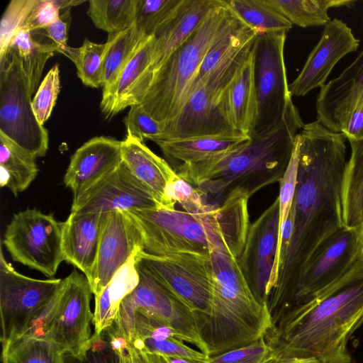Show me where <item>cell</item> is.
<instances>
[{
	"label": "cell",
	"instance_id": "cell-1",
	"mask_svg": "<svg viewBox=\"0 0 363 363\" xmlns=\"http://www.w3.org/2000/svg\"><path fill=\"white\" fill-rule=\"evenodd\" d=\"M297 183L290 213L294 229L279 269L276 288L268 305L272 311L284 309L300 269L328 238L344 227L342 183L347 164V138L319 121L304 124Z\"/></svg>",
	"mask_w": 363,
	"mask_h": 363
},
{
	"label": "cell",
	"instance_id": "cell-2",
	"mask_svg": "<svg viewBox=\"0 0 363 363\" xmlns=\"http://www.w3.org/2000/svg\"><path fill=\"white\" fill-rule=\"evenodd\" d=\"M362 325V255L327 292L282 315L266 337L275 357L312 356L321 363H351L348 342Z\"/></svg>",
	"mask_w": 363,
	"mask_h": 363
},
{
	"label": "cell",
	"instance_id": "cell-3",
	"mask_svg": "<svg viewBox=\"0 0 363 363\" xmlns=\"http://www.w3.org/2000/svg\"><path fill=\"white\" fill-rule=\"evenodd\" d=\"M303 125L291 99L281 120L272 130L250 136L247 143L233 151L174 169L208 204L220 205L237 189L245 191L250 198L261 189L280 182Z\"/></svg>",
	"mask_w": 363,
	"mask_h": 363
},
{
	"label": "cell",
	"instance_id": "cell-4",
	"mask_svg": "<svg viewBox=\"0 0 363 363\" xmlns=\"http://www.w3.org/2000/svg\"><path fill=\"white\" fill-rule=\"evenodd\" d=\"M249 199L238 189L220 206L203 214L166 207L126 211L140 230L143 250L148 254L210 253L220 249L238 259L250 225Z\"/></svg>",
	"mask_w": 363,
	"mask_h": 363
},
{
	"label": "cell",
	"instance_id": "cell-5",
	"mask_svg": "<svg viewBox=\"0 0 363 363\" xmlns=\"http://www.w3.org/2000/svg\"><path fill=\"white\" fill-rule=\"evenodd\" d=\"M210 259L211 315L201 337L211 357L266 337L273 318L268 303L254 295L238 259L220 249L212 250Z\"/></svg>",
	"mask_w": 363,
	"mask_h": 363
},
{
	"label": "cell",
	"instance_id": "cell-6",
	"mask_svg": "<svg viewBox=\"0 0 363 363\" xmlns=\"http://www.w3.org/2000/svg\"><path fill=\"white\" fill-rule=\"evenodd\" d=\"M233 16V11L220 0L154 73L140 105L162 125L183 108L206 53Z\"/></svg>",
	"mask_w": 363,
	"mask_h": 363
},
{
	"label": "cell",
	"instance_id": "cell-7",
	"mask_svg": "<svg viewBox=\"0 0 363 363\" xmlns=\"http://www.w3.org/2000/svg\"><path fill=\"white\" fill-rule=\"evenodd\" d=\"M62 279H38L17 272L0 255L2 345L23 337H43L58 300Z\"/></svg>",
	"mask_w": 363,
	"mask_h": 363
},
{
	"label": "cell",
	"instance_id": "cell-8",
	"mask_svg": "<svg viewBox=\"0 0 363 363\" xmlns=\"http://www.w3.org/2000/svg\"><path fill=\"white\" fill-rule=\"evenodd\" d=\"M256 38L228 57L190 92L179 115L163 125V135L159 141L239 133L232 128L225 117L223 97L229 84L251 53Z\"/></svg>",
	"mask_w": 363,
	"mask_h": 363
},
{
	"label": "cell",
	"instance_id": "cell-9",
	"mask_svg": "<svg viewBox=\"0 0 363 363\" xmlns=\"http://www.w3.org/2000/svg\"><path fill=\"white\" fill-rule=\"evenodd\" d=\"M135 260L138 271L153 279L190 311L201 336L211 315L210 253L180 252L157 256L140 250Z\"/></svg>",
	"mask_w": 363,
	"mask_h": 363
},
{
	"label": "cell",
	"instance_id": "cell-10",
	"mask_svg": "<svg viewBox=\"0 0 363 363\" xmlns=\"http://www.w3.org/2000/svg\"><path fill=\"white\" fill-rule=\"evenodd\" d=\"M33 96L16 54L0 57V133L34 157L46 155L49 137L32 109Z\"/></svg>",
	"mask_w": 363,
	"mask_h": 363
},
{
	"label": "cell",
	"instance_id": "cell-11",
	"mask_svg": "<svg viewBox=\"0 0 363 363\" xmlns=\"http://www.w3.org/2000/svg\"><path fill=\"white\" fill-rule=\"evenodd\" d=\"M62 228L52 213L26 208L13 215L3 243L14 262L52 278L64 261Z\"/></svg>",
	"mask_w": 363,
	"mask_h": 363
},
{
	"label": "cell",
	"instance_id": "cell-12",
	"mask_svg": "<svg viewBox=\"0 0 363 363\" xmlns=\"http://www.w3.org/2000/svg\"><path fill=\"white\" fill-rule=\"evenodd\" d=\"M361 257L362 248L357 230L345 226L339 229L325 240L303 264L287 304L279 318L289 310L306 304L327 292L357 264Z\"/></svg>",
	"mask_w": 363,
	"mask_h": 363
},
{
	"label": "cell",
	"instance_id": "cell-13",
	"mask_svg": "<svg viewBox=\"0 0 363 363\" xmlns=\"http://www.w3.org/2000/svg\"><path fill=\"white\" fill-rule=\"evenodd\" d=\"M138 273V284L122 301L113 324L119 334L130 342L134 313L140 311L172 328L182 340L209 357L208 348L190 311L150 277Z\"/></svg>",
	"mask_w": 363,
	"mask_h": 363
},
{
	"label": "cell",
	"instance_id": "cell-14",
	"mask_svg": "<svg viewBox=\"0 0 363 363\" xmlns=\"http://www.w3.org/2000/svg\"><path fill=\"white\" fill-rule=\"evenodd\" d=\"M286 33L257 35L255 43V84L257 114L249 136L274 128L292 99L284 60Z\"/></svg>",
	"mask_w": 363,
	"mask_h": 363
},
{
	"label": "cell",
	"instance_id": "cell-15",
	"mask_svg": "<svg viewBox=\"0 0 363 363\" xmlns=\"http://www.w3.org/2000/svg\"><path fill=\"white\" fill-rule=\"evenodd\" d=\"M91 289L84 274L74 269L63 279L57 304L45 328L43 338L55 343L62 352L78 353L91 335Z\"/></svg>",
	"mask_w": 363,
	"mask_h": 363
},
{
	"label": "cell",
	"instance_id": "cell-16",
	"mask_svg": "<svg viewBox=\"0 0 363 363\" xmlns=\"http://www.w3.org/2000/svg\"><path fill=\"white\" fill-rule=\"evenodd\" d=\"M162 206L122 162L76 198L71 212L108 213Z\"/></svg>",
	"mask_w": 363,
	"mask_h": 363
},
{
	"label": "cell",
	"instance_id": "cell-17",
	"mask_svg": "<svg viewBox=\"0 0 363 363\" xmlns=\"http://www.w3.org/2000/svg\"><path fill=\"white\" fill-rule=\"evenodd\" d=\"M143 250L140 230L126 211L106 213L96 262L89 284L97 296L116 272Z\"/></svg>",
	"mask_w": 363,
	"mask_h": 363
},
{
	"label": "cell",
	"instance_id": "cell-18",
	"mask_svg": "<svg viewBox=\"0 0 363 363\" xmlns=\"http://www.w3.org/2000/svg\"><path fill=\"white\" fill-rule=\"evenodd\" d=\"M279 234V199L250 225L238 262L257 300L268 303L267 287L277 252Z\"/></svg>",
	"mask_w": 363,
	"mask_h": 363
},
{
	"label": "cell",
	"instance_id": "cell-19",
	"mask_svg": "<svg viewBox=\"0 0 363 363\" xmlns=\"http://www.w3.org/2000/svg\"><path fill=\"white\" fill-rule=\"evenodd\" d=\"M359 45L352 29L342 21L334 18L325 26L321 37L308 55L295 79L289 84L291 95L303 96L325 84L335 65Z\"/></svg>",
	"mask_w": 363,
	"mask_h": 363
},
{
	"label": "cell",
	"instance_id": "cell-20",
	"mask_svg": "<svg viewBox=\"0 0 363 363\" xmlns=\"http://www.w3.org/2000/svg\"><path fill=\"white\" fill-rule=\"evenodd\" d=\"M122 140L94 137L71 156L63 182L76 198L96 184L122 163Z\"/></svg>",
	"mask_w": 363,
	"mask_h": 363
},
{
	"label": "cell",
	"instance_id": "cell-21",
	"mask_svg": "<svg viewBox=\"0 0 363 363\" xmlns=\"http://www.w3.org/2000/svg\"><path fill=\"white\" fill-rule=\"evenodd\" d=\"M154 36H148L118 75L103 88L100 108L110 119L127 107L140 104L152 78V50Z\"/></svg>",
	"mask_w": 363,
	"mask_h": 363
},
{
	"label": "cell",
	"instance_id": "cell-22",
	"mask_svg": "<svg viewBox=\"0 0 363 363\" xmlns=\"http://www.w3.org/2000/svg\"><path fill=\"white\" fill-rule=\"evenodd\" d=\"M363 92V50L337 77L323 86L317 96V120L341 133L347 118Z\"/></svg>",
	"mask_w": 363,
	"mask_h": 363
},
{
	"label": "cell",
	"instance_id": "cell-23",
	"mask_svg": "<svg viewBox=\"0 0 363 363\" xmlns=\"http://www.w3.org/2000/svg\"><path fill=\"white\" fill-rule=\"evenodd\" d=\"M105 213L71 212L63 222L64 261L79 269L89 281L96 262Z\"/></svg>",
	"mask_w": 363,
	"mask_h": 363
},
{
	"label": "cell",
	"instance_id": "cell-24",
	"mask_svg": "<svg viewBox=\"0 0 363 363\" xmlns=\"http://www.w3.org/2000/svg\"><path fill=\"white\" fill-rule=\"evenodd\" d=\"M220 0H183L174 14L154 33L152 69L155 71L196 30Z\"/></svg>",
	"mask_w": 363,
	"mask_h": 363
},
{
	"label": "cell",
	"instance_id": "cell-25",
	"mask_svg": "<svg viewBox=\"0 0 363 363\" xmlns=\"http://www.w3.org/2000/svg\"><path fill=\"white\" fill-rule=\"evenodd\" d=\"M121 156L122 162L162 206L174 208L169 205L165 191L178 175L165 159L128 133L122 140Z\"/></svg>",
	"mask_w": 363,
	"mask_h": 363
},
{
	"label": "cell",
	"instance_id": "cell-26",
	"mask_svg": "<svg viewBox=\"0 0 363 363\" xmlns=\"http://www.w3.org/2000/svg\"><path fill=\"white\" fill-rule=\"evenodd\" d=\"M255 43L256 40L249 57L227 87L223 103L225 117L232 128L247 135L254 128L257 114Z\"/></svg>",
	"mask_w": 363,
	"mask_h": 363
},
{
	"label": "cell",
	"instance_id": "cell-27",
	"mask_svg": "<svg viewBox=\"0 0 363 363\" xmlns=\"http://www.w3.org/2000/svg\"><path fill=\"white\" fill-rule=\"evenodd\" d=\"M130 343L138 350L162 356L184 357L200 362L208 357L186 345L172 328L140 311L134 313Z\"/></svg>",
	"mask_w": 363,
	"mask_h": 363
},
{
	"label": "cell",
	"instance_id": "cell-28",
	"mask_svg": "<svg viewBox=\"0 0 363 363\" xmlns=\"http://www.w3.org/2000/svg\"><path fill=\"white\" fill-rule=\"evenodd\" d=\"M250 137L241 133L203 135L157 141L164 159L173 169L203 162L245 145Z\"/></svg>",
	"mask_w": 363,
	"mask_h": 363
},
{
	"label": "cell",
	"instance_id": "cell-29",
	"mask_svg": "<svg viewBox=\"0 0 363 363\" xmlns=\"http://www.w3.org/2000/svg\"><path fill=\"white\" fill-rule=\"evenodd\" d=\"M136 253L116 272L102 291L94 297L95 309L92 323L95 333H100L113 324L122 301L138 285L140 277L135 267Z\"/></svg>",
	"mask_w": 363,
	"mask_h": 363
},
{
	"label": "cell",
	"instance_id": "cell-30",
	"mask_svg": "<svg viewBox=\"0 0 363 363\" xmlns=\"http://www.w3.org/2000/svg\"><path fill=\"white\" fill-rule=\"evenodd\" d=\"M35 157L0 133V185L15 197L26 190L39 169Z\"/></svg>",
	"mask_w": 363,
	"mask_h": 363
},
{
	"label": "cell",
	"instance_id": "cell-31",
	"mask_svg": "<svg viewBox=\"0 0 363 363\" xmlns=\"http://www.w3.org/2000/svg\"><path fill=\"white\" fill-rule=\"evenodd\" d=\"M257 36V33L255 30L245 25L233 13L230 21L206 53L189 94L224 60L255 40Z\"/></svg>",
	"mask_w": 363,
	"mask_h": 363
},
{
	"label": "cell",
	"instance_id": "cell-32",
	"mask_svg": "<svg viewBox=\"0 0 363 363\" xmlns=\"http://www.w3.org/2000/svg\"><path fill=\"white\" fill-rule=\"evenodd\" d=\"M8 49L16 54L33 95L40 85L47 61L57 51L55 45L51 40H36L33 32L19 30L11 39Z\"/></svg>",
	"mask_w": 363,
	"mask_h": 363
},
{
	"label": "cell",
	"instance_id": "cell-33",
	"mask_svg": "<svg viewBox=\"0 0 363 363\" xmlns=\"http://www.w3.org/2000/svg\"><path fill=\"white\" fill-rule=\"evenodd\" d=\"M148 36L134 23L121 32L108 34L103 57L101 86L111 84Z\"/></svg>",
	"mask_w": 363,
	"mask_h": 363
},
{
	"label": "cell",
	"instance_id": "cell-34",
	"mask_svg": "<svg viewBox=\"0 0 363 363\" xmlns=\"http://www.w3.org/2000/svg\"><path fill=\"white\" fill-rule=\"evenodd\" d=\"M245 25L259 34L287 33L293 24L268 0H223Z\"/></svg>",
	"mask_w": 363,
	"mask_h": 363
},
{
	"label": "cell",
	"instance_id": "cell-35",
	"mask_svg": "<svg viewBox=\"0 0 363 363\" xmlns=\"http://www.w3.org/2000/svg\"><path fill=\"white\" fill-rule=\"evenodd\" d=\"M292 24L302 28L325 26L330 18L328 10L346 6L351 8L354 0H268Z\"/></svg>",
	"mask_w": 363,
	"mask_h": 363
},
{
	"label": "cell",
	"instance_id": "cell-36",
	"mask_svg": "<svg viewBox=\"0 0 363 363\" xmlns=\"http://www.w3.org/2000/svg\"><path fill=\"white\" fill-rule=\"evenodd\" d=\"M350 155L347 161L342 183V205L344 225L352 228L363 196V137L348 139Z\"/></svg>",
	"mask_w": 363,
	"mask_h": 363
},
{
	"label": "cell",
	"instance_id": "cell-37",
	"mask_svg": "<svg viewBox=\"0 0 363 363\" xmlns=\"http://www.w3.org/2000/svg\"><path fill=\"white\" fill-rule=\"evenodd\" d=\"M125 340L112 325L94 333L78 353L62 352V363H122L120 350Z\"/></svg>",
	"mask_w": 363,
	"mask_h": 363
},
{
	"label": "cell",
	"instance_id": "cell-38",
	"mask_svg": "<svg viewBox=\"0 0 363 363\" xmlns=\"http://www.w3.org/2000/svg\"><path fill=\"white\" fill-rule=\"evenodd\" d=\"M137 6L138 0H90L87 14L96 28L114 33L135 22Z\"/></svg>",
	"mask_w": 363,
	"mask_h": 363
},
{
	"label": "cell",
	"instance_id": "cell-39",
	"mask_svg": "<svg viewBox=\"0 0 363 363\" xmlns=\"http://www.w3.org/2000/svg\"><path fill=\"white\" fill-rule=\"evenodd\" d=\"M3 363H62V351L55 343L35 337H23L2 345Z\"/></svg>",
	"mask_w": 363,
	"mask_h": 363
},
{
	"label": "cell",
	"instance_id": "cell-40",
	"mask_svg": "<svg viewBox=\"0 0 363 363\" xmlns=\"http://www.w3.org/2000/svg\"><path fill=\"white\" fill-rule=\"evenodd\" d=\"M104 50L105 43H95L85 38L82 46H68L62 54L75 65L77 76L84 85L98 88L101 86Z\"/></svg>",
	"mask_w": 363,
	"mask_h": 363
},
{
	"label": "cell",
	"instance_id": "cell-41",
	"mask_svg": "<svg viewBox=\"0 0 363 363\" xmlns=\"http://www.w3.org/2000/svg\"><path fill=\"white\" fill-rule=\"evenodd\" d=\"M182 1L138 0L135 23L146 35H153L174 14Z\"/></svg>",
	"mask_w": 363,
	"mask_h": 363
},
{
	"label": "cell",
	"instance_id": "cell-42",
	"mask_svg": "<svg viewBox=\"0 0 363 363\" xmlns=\"http://www.w3.org/2000/svg\"><path fill=\"white\" fill-rule=\"evenodd\" d=\"M274 357V347L263 337L247 345L208 357L201 363H268Z\"/></svg>",
	"mask_w": 363,
	"mask_h": 363
},
{
	"label": "cell",
	"instance_id": "cell-43",
	"mask_svg": "<svg viewBox=\"0 0 363 363\" xmlns=\"http://www.w3.org/2000/svg\"><path fill=\"white\" fill-rule=\"evenodd\" d=\"M60 91V69L56 64L47 73L32 99L33 112L40 125H43L51 116Z\"/></svg>",
	"mask_w": 363,
	"mask_h": 363
},
{
	"label": "cell",
	"instance_id": "cell-44",
	"mask_svg": "<svg viewBox=\"0 0 363 363\" xmlns=\"http://www.w3.org/2000/svg\"><path fill=\"white\" fill-rule=\"evenodd\" d=\"M165 196L171 208L179 203L184 211L193 214L206 213L215 207L208 204L194 186L179 176L168 184Z\"/></svg>",
	"mask_w": 363,
	"mask_h": 363
},
{
	"label": "cell",
	"instance_id": "cell-45",
	"mask_svg": "<svg viewBox=\"0 0 363 363\" xmlns=\"http://www.w3.org/2000/svg\"><path fill=\"white\" fill-rule=\"evenodd\" d=\"M38 0H12L7 6L0 25V57L6 52L15 34L21 29Z\"/></svg>",
	"mask_w": 363,
	"mask_h": 363
},
{
	"label": "cell",
	"instance_id": "cell-46",
	"mask_svg": "<svg viewBox=\"0 0 363 363\" xmlns=\"http://www.w3.org/2000/svg\"><path fill=\"white\" fill-rule=\"evenodd\" d=\"M124 123L127 133L141 142L149 140L155 143L162 137L163 125L154 119L140 104L130 107Z\"/></svg>",
	"mask_w": 363,
	"mask_h": 363
},
{
	"label": "cell",
	"instance_id": "cell-47",
	"mask_svg": "<svg viewBox=\"0 0 363 363\" xmlns=\"http://www.w3.org/2000/svg\"><path fill=\"white\" fill-rule=\"evenodd\" d=\"M83 2L76 0H38L21 30L30 32L41 30L60 18L62 9H69Z\"/></svg>",
	"mask_w": 363,
	"mask_h": 363
},
{
	"label": "cell",
	"instance_id": "cell-48",
	"mask_svg": "<svg viewBox=\"0 0 363 363\" xmlns=\"http://www.w3.org/2000/svg\"><path fill=\"white\" fill-rule=\"evenodd\" d=\"M69 9L66 11L55 22L41 30L44 35L54 43L57 48V52L62 53L69 46L67 45L68 18H69Z\"/></svg>",
	"mask_w": 363,
	"mask_h": 363
},
{
	"label": "cell",
	"instance_id": "cell-49",
	"mask_svg": "<svg viewBox=\"0 0 363 363\" xmlns=\"http://www.w3.org/2000/svg\"><path fill=\"white\" fill-rule=\"evenodd\" d=\"M341 133L345 134L347 140L363 137V92L349 114Z\"/></svg>",
	"mask_w": 363,
	"mask_h": 363
},
{
	"label": "cell",
	"instance_id": "cell-50",
	"mask_svg": "<svg viewBox=\"0 0 363 363\" xmlns=\"http://www.w3.org/2000/svg\"><path fill=\"white\" fill-rule=\"evenodd\" d=\"M132 363H166L163 356L134 348L129 342Z\"/></svg>",
	"mask_w": 363,
	"mask_h": 363
},
{
	"label": "cell",
	"instance_id": "cell-51",
	"mask_svg": "<svg viewBox=\"0 0 363 363\" xmlns=\"http://www.w3.org/2000/svg\"><path fill=\"white\" fill-rule=\"evenodd\" d=\"M268 363H321L312 356L277 357Z\"/></svg>",
	"mask_w": 363,
	"mask_h": 363
},
{
	"label": "cell",
	"instance_id": "cell-52",
	"mask_svg": "<svg viewBox=\"0 0 363 363\" xmlns=\"http://www.w3.org/2000/svg\"><path fill=\"white\" fill-rule=\"evenodd\" d=\"M122 363H132L129 342L125 340L120 350Z\"/></svg>",
	"mask_w": 363,
	"mask_h": 363
},
{
	"label": "cell",
	"instance_id": "cell-53",
	"mask_svg": "<svg viewBox=\"0 0 363 363\" xmlns=\"http://www.w3.org/2000/svg\"><path fill=\"white\" fill-rule=\"evenodd\" d=\"M163 357L164 358L166 363H201L200 362H197V361H195L193 359L184 358V357H170V356H163Z\"/></svg>",
	"mask_w": 363,
	"mask_h": 363
},
{
	"label": "cell",
	"instance_id": "cell-54",
	"mask_svg": "<svg viewBox=\"0 0 363 363\" xmlns=\"http://www.w3.org/2000/svg\"><path fill=\"white\" fill-rule=\"evenodd\" d=\"M358 234L359 242L362 248V255H363V223L357 230Z\"/></svg>",
	"mask_w": 363,
	"mask_h": 363
},
{
	"label": "cell",
	"instance_id": "cell-55",
	"mask_svg": "<svg viewBox=\"0 0 363 363\" xmlns=\"http://www.w3.org/2000/svg\"><path fill=\"white\" fill-rule=\"evenodd\" d=\"M363 23V22H362Z\"/></svg>",
	"mask_w": 363,
	"mask_h": 363
}]
</instances>
